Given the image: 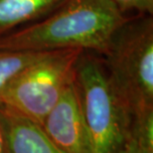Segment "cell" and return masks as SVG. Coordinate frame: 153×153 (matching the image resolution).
I'll use <instances>...</instances> for the list:
<instances>
[{
    "label": "cell",
    "instance_id": "obj_2",
    "mask_svg": "<svg viewBox=\"0 0 153 153\" xmlns=\"http://www.w3.org/2000/svg\"><path fill=\"white\" fill-rule=\"evenodd\" d=\"M102 58L112 91L130 118L153 111V16L130 17Z\"/></svg>",
    "mask_w": 153,
    "mask_h": 153
},
{
    "label": "cell",
    "instance_id": "obj_5",
    "mask_svg": "<svg viewBox=\"0 0 153 153\" xmlns=\"http://www.w3.org/2000/svg\"><path fill=\"white\" fill-rule=\"evenodd\" d=\"M41 125L62 153H93L74 79Z\"/></svg>",
    "mask_w": 153,
    "mask_h": 153
},
{
    "label": "cell",
    "instance_id": "obj_4",
    "mask_svg": "<svg viewBox=\"0 0 153 153\" xmlns=\"http://www.w3.org/2000/svg\"><path fill=\"white\" fill-rule=\"evenodd\" d=\"M82 52L79 49L46 52L0 94V105L42 124L73 82L76 62Z\"/></svg>",
    "mask_w": 153,
    "mask_h": 153
},
{
    "label": "cell",
    "instance_id": "obj_1",
    "mask_svg": "<svg viewBox=\"0 0 153 153\" xmlns=\"http://www.w3.org/2000/svg\"><path fill=\"white\" fill-rule=\"evenodd\" d=\"M129 18L111 0H67L42 19L1 36L0 49H79L102 57L116 31Z\"/></svg>",
    "mask_w": 153,
    "mask_h": 153
},
{
    "label": "cell",
    "instance_id": "obj_6",
    "mask_svg": "<svg viewBox=\"0 0 153 153\" xmlns=\"http://www.w3.org/2000/svg\"><path fill=\"white\" fill-rule=\"evenodd\" d=\"M0 118L8 153H62L38 122L3 105Z\"/></svg>",
    "mask_w": 153,
    "mask_h": 153
},
{
    "label": "cell",
    "instance_id": "obj_11",
    "mask_svg": "<svg viewBox=\"0 0 153 153\" xmlns=\"http://www.w3.org/2000/svg\"><path fill=\"white\" fill-rule=\"evenodd\" d=\"M0 153H8L7 142H6V136L1 118H0Z\"/></svg>",
    "mask_w": 153,
    "mask_h": 153
},
{
    "label": "cell",
    "instance_id": "obj_8",
    "mask_svg": "<svg viewBox=\"0 0 153 153\" xmlns=\"http://www.w3.org/2000/svg\"><path fill=\"white\" fill-rule=\"evenodd\" d=\"M119 153H153V111L131 117Z\"/></svg>",
    "mask_w": 153,
    "mask_h": 153
},
{
    "label": "cell",
    "instance_id": "obj_3",
    "mask_svg": "<svg viewBox=\"0 0 153 153\" xmlns=\"http://www.w3.org/2000/svg\"><path fill=\"white\" fill-rule=\"evenodd\" d=\"M74 85L93 153H119L131 118L112 91L102 58L82 52L75 68Z\"/></svg>",
    "mask_w": 153,
    "mask_h": 153
},
{
    "label": "cell",
    "instance_id": "obj_9",
    "mask_svg": "<svg viewBox=\"0 0 153 153\" xmlns=\"http://www.w3.org/2000/svg\"><path fill=\"white\" fill-rule=\"evenodd\" d=\"M45 53L0 49V94L24 69Z\"/></svg>",
    "mask_w": 153,
    "mask_h": 153
},
{
    "label": "cell",
    "instance_id": "obj_10",
    "mask_svg": "<svg viewBox=\"0 0 153 153\" xmlns=\"http://www.w3.org/2000/svg\"><path fill=\"white\" fill-rule=\"evenodd\" d=\"M111 1L124 15L129 12L138 14L137 16L153 15V0H111Z\"/></svg>",
    "mask_w": 153,
    "mask_h": 153
},
{
    "label": "cell",
    "instance_id": "obj_7",
    "mask_svg": "<svg viewBox=\"0 0 153 153\" xmlns=\"http://www.w3.org/2000/svg\"><path fill=\"white\" fill-rule=\"evenodd\" d=\"M67 0H0V37L38 21Z\"/></svg>",
    "mask_w": 153,
    "mask_h": 153
}]
</instances>
